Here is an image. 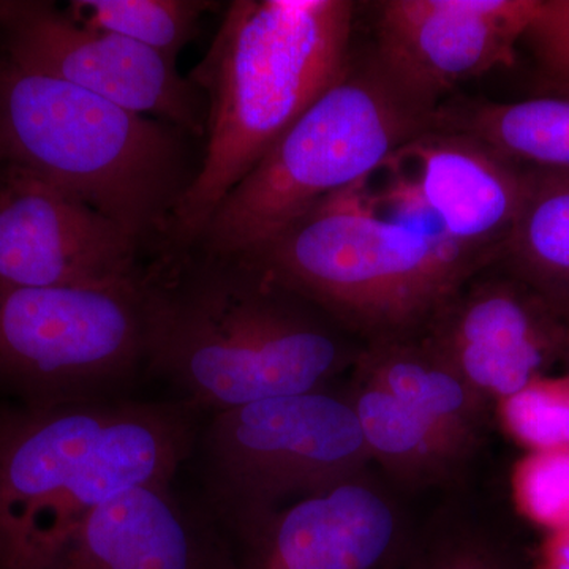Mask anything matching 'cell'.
<instances>
[{
  "instance_id": "cell-1",
  "label": "cell",
  "mask_w": 569,
  "mask_h": 569,
  "mask_svg": "<svg viewBox=\"0 0 569 569\" xmlns=\"http://www.w3.org/2000/svg\"><path fill=\"white\" fill-rule=\"evenodd\" d=\"M142 282L146 372L198 411L320 391L358 358L331 318L238 254L163 250Z\"/></svg>"
},
{
  "instance_id": "cell-2",
  "label": "cell",
  "mask_w": 569,
  "mask_h": 569,
  "mask_svg": "<svg viewBox=\"0 0 569 569\" xmlns=\"http://www.w3.org/2000/svg\"><path fill=\"white\" fill-rule=\"evenodd\" d=\"M355 3L234 0L189 80L208 104L200 170L164 250L189 249L228 193L348 69Z\"/></svg>"
},
{
  "instance_id": "cell-3",
  "label": "cell",
  "mask_w": 569,
  "mask_h": 569,
  "mask_svg": "<svg viewBox=\"0 0 569 569\" xmlns=\"http://www.w3.org/2000/svg\"><path fill=\"white\" fill-rule=\"evenodd\" d=\"M197 413L182 400L0 410V569H43L93 509L138 486L173 482Z\"/></svg>"
},
{
  "instance_id": "cell-4",
  "label": "cell",
  "mask_w": 569,
  "mask_h": 569,
  "mask_svg": "<svg viewBox=\"0 0 569 569\" xmlns=\"http://www.w3.org/2000/svg\"><path fill=\"white\" fill-rule=\"evenodd\" d=\"M190 140L0 54V174L33 176L80 198L141 249L168 244L200 170Z\"/></svg>"
},
{
  "instance_id": "cell-5",
  "label": "cell",
  "mask_w": 569,
  "mask_h": 569,
  "mask_svg": "<svg viewBox=\"0 0 569 569\" xmlns=\"http://www.w3.org/2000/svg\"><path fill=\"white\" fill-rule=\"evenodd\" d=\"M238 257L369 343L418 336L488 264L381 216L366 181Z\"/></svg>"
},
{
  "instance_id": "cell-6",
  "label": "cell",
  "mask_w": 569,
  "mask_h": 569,
  "mask_svg": "<svg viewBox=\"0 0 569 569\" xmlns=\"http://www.w3.org/2000/svg\"><path fill=\"white\" fill-rule=\"evenodd\" d=\"M438 108L403 88L376 56L351 61L228 193L192 247L219 254L257 249L436 130Z\"/></svg>"
},
{
  "instance_id": "cell-7",
  "label": "cell",
  "mask_w": 569,
  "mask_h": 569,
  "mask_svg": "<svg viewBox=\"0 0 569 569\" xmlns=\"http://www.w3.org/2000/svg\"><path fill=\"white\" fill-rule=\"evenodd\" d=\"M142 276L103 287L0 282V391L21 406L56 407L129 387L148 370Z\"/></svg>"
},
{
  "instance_id": "cell-8",
  "label": "cell",
  "mask_w": 569,
  "mask_h": 569,
  "mask_svg": "<svg viewBox=\"0 0 569 569\" xmlns=\"http://www.w3.org/2000/svg\"><path fill=\"white\" fill-rule=\"evenodd\" d=\"M204 451L209 493L228 537L361 477L372 460L350 400L326 389L213 415Z\"/></svg>"
},
{
  "instance_id": "cell-9",
  "label": "cell",
  "mask_w": 569,
  "mask_h": 569,
  "mask_svg": "<svg viewBox=\"0 0 569 569\" xmlns=\"http://www.w3.org/2000/svg\"><path fill=\"white\" fill-rule=\"evenodd\" d=\"M0 31L11 61L204 140L203 93L151 48L86 28L43 0H0Z\"/></svg>"
},
{
  "instance_id": "cell-10",
  "label": "cell",
  "mask_w": 569,
  "mask_h": 569,
  "mask_svg": "<svg viewBox=\"0 0 569 569\" xmlns=\"http://www.w3.org/2000/svg\"><path fill=\"white\" fill-rule=\"evenodd\" d=\"M141 246L118 223L51 183L0 174V282L103 287L140 279Z\"/></svg>"
},
{
  "instance_id": "cell-11",
  "label": "cell",
  "mask_w": 569,
  "mask_h": 569,
  "mask_svg": "<svg viewBox=\"0 0 569 569\" xmlns=\"http://www.w3.org/2000/svg\"><path fill=\"white\" fill-rule=\"evenodd\" d=\"M539 0H388L378 6L377 61L438 107L452 88L511 67Z\"/></svg>"
},
{
  "instance_id": "cell-12",
  "label": "cell",
  "mask_w": 569,
  "mask_h": 569,
  "mask_svg": "<svg viewBox=\"0 0 569 569\" xmlns=\"http://www.w3.org/2000/svg\"><path fill=\"white\" fill-rule=\"evenodd\" d=\"M230 569H400L413 539L366 475L299 498L227 537Z\"/></svg>"
},
{
  "instance_id": "cell-13",
  "label": "cell",
  "mask_w": 569,
  "mask_h": 569,
  "mask_svg": "<svg viewBox=\"0 0 569 569\" xmlns=\"http://www.w3.org/2000/svg\"><path fill=\"white\" fill-rule=\"evenodd\" d=\"M425 331L427 342L488 402L529 387L563 358L559 310L515 276L467 283Z\"/></svg>"
},
{
  "instance_id": "cell-14",
  "label": "cell",
  "mask_w": 569,
  "mask_h": 569,
  "mask_svg": "<svg viewBox=\"0 0 569 569\" xmlns=\"http://www.w3.org/2000/svg\"><path fill=\"white\" fill-rule=\"evenodd\" d=\"M395 159L410 164L406 173L449 244L486 263L500 258L522 201L523 167L477 138L440 129L411 141Z\"/></svg>"
},
{
  "instance_id": "cell-15",
  "label": "cell",
  "mask_w": 569,
  "mask_h": 569,
  "mask_svg": "<svg viewBox=\"0 0 569 569\" xmlns=\"http://www.w3.org/2000/svg\"><path fill=\"white\" fill-rule=\"evenodd\" d=\"M43 569H230V549L182 507L171 482H156L93 509Z\"/></svg>"
},
{
  "instance_id": "cell-16",
  "label": "cell",
  "mask_w": 569,
  "mask_h": 569,
  "mask_svg": "<svg viewBox=\"0 0 569 569\" xmlns=\"http://www.w3.org/2000/svg\"><path fill=\"white\" fill-rule=\"evenodd\" d=\"M358 380L383 389L438 422L473 449L485 426L488 400L449 366L426 337L370 342L355 361Z\"/></svg>"
},
{
  "instance_id": "cell-17",
  "label": "cell",
  "mask_w": 569,
  "mask_h": 569,
  "mask_svg": "<svg viewBox=\"0 0 569 569\" xmlns=\"http://www.w3.org/2000/svg\"><path fill=\"white\" fill-rule=\"evenodd\" d=\"M372 460L410 485L449 477L473 449L383 389L358 380L347 396Z\"/></svg>"
},
{
  "instance_id": "cell-18",
  "label": "cell",
  "mask_w": 569,
  "mask_h": 569,
  "mask_svg": "<svg viewBox=\"0 0 569 569\" xmlns=\"http://www.w3.org/2000/svg\"><path fill=\"white\" fill-rule=\"evenodd\" d=\"M437 129L477 138L518 167L569 170V97L440 108Z\"/></svg>"
},
{
  "instance_id": "cell-19",
  "label": "cell",
  "mask_w": 569,
  "mask_h": 569,
  "mask_svg": "<svg viewBox=\"0 0 569 569\" xmlns=\"http://www.w3.org/2000/svg\"><path fill=\"white\" fill-rule=\"evenodd\" d=\"M500 258L546 298L569 296V170L523 168L522 201Z\"/></svg>"
},
{
  "instance_id": "cell-20",
  "label": "cell",
  "mask_w": 569,
  "mask_h": 569,
  "mask_svg": "<svg viewBox=\"0 0 569 569\" xmlns=\"http://www.w3.org/2000/svg\"><path fill=\"white\" fill-rule=\"evenodd\" d=\"M217 10L220 3L212 0H71L66 9L81 26L132 40L174 63Z\"/></svg>"
},
{
  "instance_id": "cell-21",
  "label": "cell",
  "mask_w": 569,
  "mask_h": 569,
  "mask_svg": "<svg viewBox=\"0 0 569 569\" xmlns=\"http://www.w3.org/2000/svg\"><path fill=\"white\" fill-rule=\"evenodd\" d=\"M497 407L501 426L529 452L569 448V373L538 378Z\"/></svg>"
},
{
  "instance_id": "cell-22",
  "label": "cell",
  "mask_w": 569,
  "mask_h": 569,
  "mask_svg": "<svg viewBox=\"0 0 569 569\" xmlns=\"http://www.w3.org/2000/svg\"><path fill=\"white\" fill-rule=\"evenodd\" d=\"M520 515L548 531L569 526V448L530 451L512 473Z\"/></svg>"
},
{
  "instance_id": "cell-23",
  "label": "cell",
  "mask_w": 569,
  "mask_h": 569,
  "mask_svg": "<svg viewBox=\"0 0 569 569\" xmlns=\"http://www.w3.org/2000/svg\"><path fill=\"white\" fill-rule=\"evenodd\" d=\"M400 569H518L507 552L478 531H447L411 542Z\"/></svg>"
},
{
  "instance_id": "cell-24",
  "label": "cell",
  "mask_w": 569,
  "mask_h": 569,
  "mask_svg": "<svg viewBox=\"0 0 569 569\" xmlns=\"http://www.w3.org/2000/svg\"><path fill=\"white\" fill-rule=\"evenodd\" d=\"M523 40L553 84H569V0H539Z\"/></svg>"
},
{
  "instance_id": "cell-25",
  "label": "cell",
  "mask_w": 569,
  "mask_h": 569,
  "mask_svg": "<svg viewBox=\"0 0 569 569\" xmlns=\"http://www.w3.org/2000/svg\"><path fill=\"white\" fill-rule=\"evenodd\" d=\"M533 569H569V526L549 531Z\"/></svg>"
},
{
  "instance_id": "cell-26",
  "label": "cell",
  "mask_w": 569,
  "mask_h": 569,
  "mask_svg": "<svg viewBox=\"0 0 569 569\" xmlns=\"http://www.w3.org/2000/svg\"><path fill=\"white\" fill-rule=\"evenodd\" d=\"M552 305L556 306V309L559 310L561 323H563V358L561 361L567 362L569 367V296H565V298L560 299H550Z\"/></svg>"
},
{
  "instance_id": "cell-27",
  "label": "cell",
  "mask_w": 569,
  "mask_h": 569,
  "mask_svg": "<svg viewBox=\"0 0 569 569\" xmlns=\"http://www.w3.org/2000/svg\"><path fill=\"white\" fill-rule=\"evenodd\" d=\"M557 96L569 97V84H556Z\"/></svg>"
}]
</instances>
